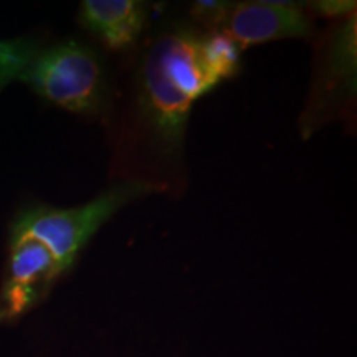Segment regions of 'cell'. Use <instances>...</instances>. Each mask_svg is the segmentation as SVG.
Listing matches in <instances>:
<instances>
[{
	"label": "cell",
	"mask_w": 357,
	"mask_h": 357,
	"mask_svg": "<svg viewBox=\"0 0 357 357\" xmlns=\"http://www.w3.org/2000/svg\"><path fill=\"white\" fill-rule=\"evenodd\" d=\"M38 50L26 40H0V77L20 79Z\"/></svg>",
	"instance_id": "9"
},
{
	"label": "cell",
	"mask_w": 357,
	"mask_h": 357,
	"mask_svg": "<svg viewBox=\"0 0 357 357\" xmlns=\"http://www.w3.org/2000/svg\"><path fill=\"white\" fill-rule=\"evenodd\" d=\"M149 20V6L141 0H84L79 24L111 52H128L139 42Z\"/></svg>",
	"instance_id": "7"
},
{
	"label": "cell",
	"mask_w": 357,
	"mask_h": 357,
	"mask_svg": "<svg viewBox=\"0 0 357 357\" xmlns=\"http://www.w3.org/2000/svg\"><path fill=\"white\" fill-rule=\"evenodd\" d=\"M222 32L234 40L240 50L273 40L311 38L314 25L306 12L294 2L255 0L231 3Z\"/></svg>",
	"instance_id": "6"
},
{
	"label": "cell",
	"mask_w": 357,
	"mask_h": 357,
	"mask_svg": "<svg viewBox=\"0 0 357 357\" xmlns=\"http://www.w3.org/2000/svg\"><path fill=\"white\" fill-rule=\"evenodd\" d=\"M357 93V15L334 20L314 48L310 95L300 116L303 139L351 113Z\"/></svg>",
	"instance_id": "4"
},
{
	"label": "cell",
	"mask_w": 357,
	"mask_h": 357,
	"mask_svg": "<svg viewBox=\"0 0 357 357\" xmlns=\"http://www.w3.org/2000/svg\"><path fill=\"white\" fill-rule=\"evenodd\" d=\"M200 35L194 24L167 22L147 38L114 124L111 172L118 181L144 182L158 194L184 190L192 106L218 86L204 63Z\"/></svg>",
	"instance_id": "1"
},
{
	"label": "cell",
	"mask_w": 357,
	"mask_h": 357,
	"mask_svg": "<svg viewBox=\"0 0 357 357\" xmlns=\"http://www.w3.org/2000/svg\"><path fill=\"white\" fill-rule=\"evenodd\" d=\"M149 194L153 185L139 181H116L109 189L73 208L35 207L22 213L12 235L38 240L52 252L61 270L68 271L91 236L126 205Z\"/></svg>",
	"instance_id": "2"
},
{
	"label": "cell",
	"mask_w": 357,
	"mask_h": 357,
	"mask_svg": "<svg viewBox=\"0 0 357 357\" xmlns=\"http://www.w3.org/2000/svg\"><path fill=\"white\" fill-rule=\"evenodd\" d=\"M8 83H10V82H8V79H7V78L0 77V89H2L3 86H7V84H8Z\"/></svg>",
	"instance_id": "12"
},
{
	"label": "cell",
	"mask_w": 357,
	"mask_h": 357,
	"mask_svg": "<svg viewBox=\"0 0 357 357\" xmlns=\"http://www.w3.org/2000/svg\"><path fill=\"white\" fill-rule=\"evenodd\" d=\"M306 8L318 17L339 20L349 17L357 10L356 0H312L305 3Z\"/></svg>",
	"instance_id": "11"
},
{
	"label": "cell",
	"mask_w": 357,
	"mask_h": 357,
	"mask_svg": "<svg viewBox=\"0 0 357 357\" xmlns=\"http://www.w3.org/2000/svg\"><path fill=\"white\" fill-rule=\"evenodd\" d=\"M61 273L65 271L43 243L30 236L12 235L6 281L0 291V323L29 311Z\"/></svg>",
	"instance_id": "5"
},
{
	"label": "cell",
	"mask_w": 357,
	"mask_h": 357,
	"mask_svg": "<svg viewBox=\"0 0 357 357\" xmlns=\"http://www.w3.org/2000/svg\"><path fill=\"white\" fill-rule=\"evenodd\" d=\"M200 53L204 63L218 84L234 78L242 68L240 63V50L234 40L222 30L217 32H202L200 35Z\"/></svg>",
	"instance_id": "8"
},
{
	"label": "cell",
	"mask_w": 357,
	"mask_h": 357,
	"mask_svg": "<svg viewBox=\"0 0 357 357\" xmlns=\"http://www.w3.org/2000/svg\"><path fill=\"white\" fill-rule=\"evenodd\" d=\"M230 10L231 2L225 0H197L190 6V17L202 32H217L229 19Z\"/></svg>",
	"instance_id": "10"
},
{
	"label": "cell",
	"mask_w": 357,
	"mask_h": 357,
	"mask_svg": "<svg viewBox=\"0 0 357 357\" xmlns=\"http://www.w3.org/2000/svg\"><path fill=\"white\" fill-rule=\"evenodd\" d=\"M20 79L43 100L75 114L98 116L109 102V82L101 56L75 40L38 52Z\"/></svg>",
	"instance_id": "3"
}]
</instances>
